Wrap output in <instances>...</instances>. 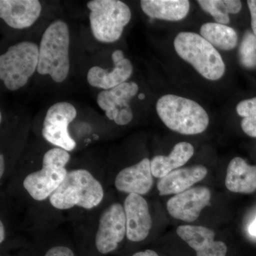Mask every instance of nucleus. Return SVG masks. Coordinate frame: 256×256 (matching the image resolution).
Listing matches in <instances>:
<instances>
[{"mask_svg": "<svg viewBox=\"0 0 256 256\" xmlns=\"http://www.w3.org/2000/svg\"><path fill=\"white\" fill-rule=\"evenodd\" d=\"M69 45L70 32L67 24L60 20L50 24L38 46L37 72L50 75L56 82H64L70 70Z\"/></svg>", "mask_w": 256, "mask_h": 256, "instance_id": "f257e3e1", "label": "nucleus"}, {"mask_svg": "<svg viewBox=\"0 0 256 256\" xmlns=\"http://www.w3.org/2000/svg\"><path fill=\"white\" fill-rule=\"evenodd\" d=\"M156 110L166 127L185 136L204 132L210 124L208 114L202 106L174 94L162 96L156 102Z\"/></svg>", "mask_w": 256, "mask_h": 256, "instance_id": "f03ea898", "label": "nucleus"}, {"mask_svg": "<svg viewBox=\"0 0 256 256\" xmlns=\"http://www.w3.org/2000/svg\"><path fill=\"white\" fill-rule=\"evenodd\" d=\"M104 198V190L100 182L86 170L68 172L63 183L50 196L52 206L66 210L77 206L92 210L98 206Z\"/></svg>", "mask_w": 256, "mask_h": 256, "instance_id": "7ed1b4c3", "label": "nucleus"}, {"mask_svg": "<svg viewBox=\"0 0 256 256\" xmlns=\"http://www.w3.org/2000/svg\"><path fill=\"white\" fill-rule=\"evenodd\" d=\"M178 56L191 64L204 78L218 80L225 74L226 66L222 56L210 42L194 32L178 33L174 41Z\"/></svg>", "mask_w": 256, "mask_h": 256, "instance_id": "20e7f679", "label": "nucleus"}, {"mask_svg": "<svg viewBox=\"0 0 256 256\" xmlns=\"http://www.w3.org/2000/svg\"><path fill=\"white\" fill-rule=\"evenodd\" d=\"M87 6L94 38L102 43L119 40L132 18L129 6L119 0H92Z\"/></svg>", "mask_w": 256, "mask_h": 256, "instance_id": "39448f33", "label": "nucleus"}, {"mask_svg": "<svg viewBox=\"0 0 256 256\" xmlns=\"http://www.w3.org/2000/svg\"><path fill=\"white\" fill-rule=\"evenodd\" d=\"M70 160L68 152L54 148L45 153L40 170L30 173L23 182L24 188L36 201L50 198L63 183L68 172L66 166Z\"/></svg>", "mask_w": 256, "mask_h": 256, "instance_id": "423d86ee", "label": "nucleus"}, {"mask_svg": "<svg viewBox=\"0 0 256 256\" xmlns=\"http://www.w3.org/2000/svg\"><path fill=\"white\" fill-rule=\"evenodd\" d=\"M38 64L37 44L32 42H20L0 56V79L8 90H18L28 84Z\"/></svg>", "mask_w": 256, "mask_h": 256, "instance_id": "0eeeda50", "label": "nucleus"}, {"mask_svg": "<svg viewBox=\"0 0 256 256\" xmlns=\"http://www.w3.org/2000/svg\"><path fill=\"white\" fill-rule=\"evenodd\" d=\"M76 116V109L69 102H60L50 106L43 122L44 138L56 148L73 151L76 142L68 132V126Z\"/></svg>", "mask_w": 256, "mask_h": 256, "instance_id": "6e6552de", "label": "nucleus"}, {"mask_svg": "<svg viewBox=\"0 0 256 256\" xmlns=\"http://www.w3.org/2000/svg\"><path fill=\"white\" fill-rule=\"evenodd\" d=\"M127 234L124 207L114 203L102 212L96 235V246L98 252L108 254L118 248Z\"/></svg>", "mask_w": 256, "mask_h": 256, "instance_id": "1a4fd4ad", "label": "nucleus"}, {"mask_svg": "<svg viewBox=\"0 0 256 256\" xmlns=\"http://www.w3.org/2000/svg\"><path fill=\"white\" fill-rule=\"evenodd\" d=\"M210 196L212 193L208 188H191L170 198L166 208L173 218L191 223L197 220L202 210L208 206Z\"/></svg>", "mask_w": 256, "mask_h": 256, "instance_id": "9d476101", "label": "nucleus"}, {"mask_svg": "<svg viewBox=\"0 0 256 256\" xmlns=\"http://www.w3.org/2000/svg\"><path fill=\"white\" fill-rule=\"evenodd\" d=\"M124 207L127 226L126 236L130 242H142L152 226L148 202L141 195L130 194L126 197Z\"/></svg>", "mask_w": 256, "mask_h": 256, "instance_id": "9b49d317", "label": "nucleus"}, {"mask_svg": "<svg viewBox=\"0 0 256 256\" xmlns=\"http://www.w3.org/2000/svg\"><path fill=\"white\" fill-rule=\"evenodd\" d=\"M114 68L108 72L100 66L92 67L87 74L88 82L92 86L110 90L127 82L132 75V64L130 60L124 58L122 50H116L111 56Z\"/></svg>", "mask_w": 256, "mask_h": 256, "instance_id": "f8f14e48", "label": "nucleus"}, {"mask_svg": "<svg viewBox=\"0 0 256 256\" xmlns=\"http://www.w3.org/2000/svg\"><path fill=\"white\" fill-rule=\"evenodd\" d=\"M176 234L196 252V256H226V245L215 240V233L212 229L202 226H180Z\"/></svg>", "mask_w": 256, "mask_h": 256, "instance_id": "ddd939ff", "label": "nucleus"}, {"mask_svg": "<svg viewBox=\"0 0 256 256\" xmlns=\"http://www.w3.org/2000/svg\"><path fill=\"white\" fill-rule=\"evenodd\" d=\"M153 183L151 160L148 158L121 170L114 180V186L118 191L141 196L150 191Z\"/></svg>", "mask_w": 256, "mask_h": 256, "instance_id": "4468645a", "label": "nucleus"}, {"mask_svg": "<svg viewBox=\"0 0 256 256\" xmlns=\"http://www.w3.org/2000/svg\"><path fill=\"white\" fill-rule=\"evenodd\" d=\"M38 0H1L0 18L8 26L24 30L32 26L42 13Z\"/></svg>", "mask_w": 256, "mask_h": 256, "instance_id": "2eb2a0df", "label": "nucleus"}, {"mask_svg": "<svg viewBox=\"0 0 256 256\" xmlns=\"http://www.w3.org/2000/svg\"><path fill=\"white\" fill-rule=\"evenodd\" d=\"M208 170L203 165L180 168L160 178L158 190L160 196L178 194L191 188L194 184L206 178Z\"/></svg>", "mask_w": 256, "mask_h": 256, "instance_id": "dca6fc26", "label": "nucleus"}, {"mask_svg": "<svg viewBox=\"0 0 256 256\" xmlns=\"http://www.w3.org/2000/svg\"><path fill=\"white\" fill-rule=\"evenodd\" d=\"M139 90V86L134 82H126L118 86L104 90L97 97L98 105L105 111L106 116L110 120H114L120 111L130 108V102Z\"/></svg>", "mask_w": 256, "mask_h": 256, "instance_id": "f3484780", "label": "nucleus"}, {"mask_svg": "<svg viewBox=\"0 0 256 256\" xmlns=\"http://www.w3.org/2000/svg\"><path fill=\"white\" fill-rule=\"evenodd\" d=\"M226 188L234 193L250 194L256 190V166H252L242 158L229 163L225 178Z\"/></svg>", "mask_w": 256, "mask_h": 256, "instance_id": "a211bd4d", "label": "nucleus"}, {"mask_svg": "<svg viewBox=\"0 0 256 256\" xmlns=\"http://www.w3.org/2000/svg\"><path fill=\"white\" fill-rule=\"evenodd\" d=\"M140 6L149 18L178 22L188 16L190 2L188 0H142Z\"/></svg>", "mask_w": 256, "mask_h": 256, "instance_id": "6ab92c4d", "label": "nucleus"}, {"mask_svg": "<svg viewBox=\"0 0 256 256\" xmlns=\"http://www.w3.org/2000/svg\"><path fill=\"white\" fill-rule=\"evenodd\" d=\"M194 148L190 143L178 142L175 144L168 156H158L151 160V170L153 176L161 178L172 172L180 169L191 159Z\"/></svg>", "mask_w": 256, "mask_h": 256, "instance_id": "aec40b11", "label": "nucleus"}, {"mask_svg": "<svg viewBox=\"0 0 256 256\" xmlns=\"http://www.w3.org/2000/svg\"><path fill=\"white\" fill-rule=\"evenodd\" d=\"M200 35L220 50H234L238 43L236 32L230 26L218 23L210 22L202 25Z\"/></svg>", "mask_w": 256, "mask_h": 256, "instance_id": "412c9836", "label": "nucleus"}, {"mask_svg": "<svg viewBox=\"0 0 256 256\" xmlns=\"http://www.w3.org/2000/svg\"><path fill=\"white\" fill-rule=\"evenodd\" d=\"M202 9L213 16L216 23L226 25L230 22L229 14H238L242 8L239 0H198Z\"/></svg>", "mask_w": 256, "mask_h": 256, "instance_id": "4be33fe9", "label": "nucleus"}, {"mask_svg": "<svg viewBox=\"0 0 256 256\" xmlns=\"http://www.w3.org/2000/svg\"><path fill=\"white\" fill-rule=\"evenodd\" d=\"M236 112L242 118V131L252 138H256V97L240 101L236 106Z\"/></svg>", "mask_w": 256, "mask_h": 256, "instance_id": "5701e85b", "label": "nucleus"}, {"mask_svg": "<svg viewBox=\"0 0 256 256\" xmlns=\"http://www.w3.org/2000/svg\"><path fill=\"white\" fill-rule=\"evenodd\" d=\"M239 60L245 68H256V36L252 32L244 34L239 48Z\"/></svg>", "mask_w": 256, "mask_h": 256, "instance_id": "b1692460", "label": "nucleus"}, {"mask_svg": "<svg viewBox=\"0 0 256 256\" xmlns=\"http://www.w3.org/2000/svg\"><path fill=\"white\" fill-rule=\"evenodd\" d=\"M44 256H75L73 250L68 247L54 246L48 249Z\"/></svg>", "mask_w": 256, "mask_h": 256, "instance_id": "393cba45", "label": "nucleus"}, {"mask_svg": "<svg viewBox=\"0 0 256 256\" xmlns=\"http://www.w3.org/2000/svg\"><path fill=\"white\" fill-rule=\"evenodd\" d=\"M248 6L250 10L252 16V33L256 36V0H248L247 2Z\"/></svg>", "mask_w": 256, "mask_h": 256, "instance_id": "a878e982", "label": "nucleus"}, {"mask_svg": "<svg viewBox=\"0 0 256 256\" xmlns=\"http://www.w3.org/2000/svg\"><path fill=\"white\" fill-rule=\"evenodd\" d=\"M132 256H159L154 250H144V252H136Z\"/></svg>", "mask_w": 256, "mask_h": 256, "instance_id": "bb28decb", "label": "nucleus"}, {"mask_svg": "<svg viewBox=\"0 0 256 256\" xmlns=\"http://www.w3.org/2000/svg\"><path fill=\"white\" fill-rule=\"evenodd\" d=\"M5 163L4 158L2 154L0 156V178H2L4 174Z\"/></svg>", "mask_w": 256, "mask_h": 256, "instance_id": "cd10ccee", "label": "nucleus"}, {"mask_svg": "<svg viewBox=\"0 0 256 256\" xmlns=\"http://www.w3.org/2000/svg\"><path fill=\"white\" fill-rule=\"evenodd\" d=\"M248 232L252 236L256 237V217L254 222L250 224L248 228Z\"/></svg>", "mask_w": 256, "mask_h": 256, "instance_id": "c85d7f7f", "label": "nucleus"}, {"mask_svg": "<svg viewBox=\"0 0 256 256\" xmlns=\"http://www.w3.org/2000/svg\"><path fill=\"white\" fill-rule=\"evenodd\" d=\"M5 239V228L2 220L0 222V242L2 244Z\"/></svg>", "mask_w": 256, "mask_h": 256, "instance_id": "c756f323", "label": "nucleus"}, {"mask_svg": "<svg viewBox=\"0 0 256 256\" xmlns=\"http://www.w3.org/2000/svg\"><path fill=\"white\" fill-rule=\"evenodd\" d=\"M138 98H139L140 100H143V99L146 98V95H144V94H140L138 96Z\"/></svg>", "mask_w": 256, "mask_h": 256, "instance_id": "7c9ffc66", "label": "nucleus"}, {"mask_svg": "<svg viewBox=\"0 0 256 256\" xmlns=\"http://www.w3.org/2000/svg\"><path fill=\"white\" fill-rule=\"evenodd\" d=\"M2 112L0 114V122H2Z\"/></svg>", "mask_w": 256, "mask_h": 256, "instance_id": "2f4dec72", "label": "nucleus"}]
</instances>
